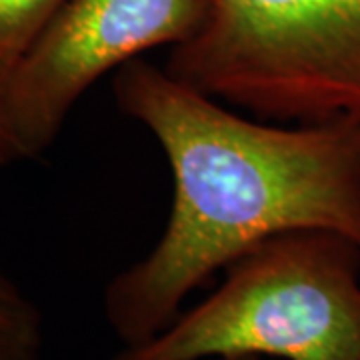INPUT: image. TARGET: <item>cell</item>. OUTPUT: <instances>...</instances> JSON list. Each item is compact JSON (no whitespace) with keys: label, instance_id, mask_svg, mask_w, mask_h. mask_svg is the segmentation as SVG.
Returning a JSON list of instances; mask_svg holds the SVG:
<instances>
[{"label":"cell","instance_id":"cell-1","mask_svg":"<svg viewBox=\"0 0 360 360\" xmlns=\"http://www.w3.org/2000/svg\"><path fill=\"white\" fill-rule=\"evenodd\" d=\"M112 94L155 136L172 174L162 236L104 292L124 347L165 330L186 296L278 234L333 231L360 245L359 120L246 118L144 58L116 70Z\"/></svg>","mask_w":360,"mask_h":360},{"label":"cell","instance_id":"cell-2","mask_svg":"<svg viewBox=\"0 0 360 360\" xmlns=\"http://www.w3.org/2000/svg\"><path fill=\"white\" fill-rule=\"evenodd\" d=\"M153 338L110 360H360V245L340 232L278 234Z\"/></svg>","mask_w":360,"mask_h":360},{"label":"cell","instance_id":"cell-3","mask_svg":"<svg viewBox=\"0 0 360 360\" xmlns=\"http://www.w3.org/2000/svg\"><path fill=\"white\" fill-rule=\"evenodd\" d=\"M165 68L260 120L360 122V0H212Z\"/></svg>","mask_w":360,"mask_h":360},{"label":"cell","instance_id":"cell-4","mask_svg":"<svg viewBox=\"0 0 360 360\" xmlns=\"http://www.w3.org/2000/svg\"><path fill=\"white\" fill-rule=\"evenodd\" d=\"M212 0H68L14 72L0 115L25 158L49 150L82 94L144 52L205 26Z\"/></svg>","mask_w":360,"mask_h":360},{"label":"cell","instance_id":"cell-5","mask_svg":"<svg viewBox=\"0 0 360 360\" xmlns=\"http://www.w3.org/2000/svg\"><path fill=\"white\" fill-rule=\"evenodd\" d=\"M68 0H0V98Z\"/></svg>","mask_w":360,"mask_h":360},{"label":"cell","instance_id":"cell-6","mask_svg":"<svg viewBox=\"0 0 360 360\" xmlns=\"http://www.w3.org/2000/svg\"><path fill=\"white\" fill-rule=\"evenodd\" d=\"M42 316L0 266V360H40Z\"/></svg>","mask_w":360,"mask_h":360},{"label":"cell","instance_id":"cell-7","mask_svg":"<svg viewBox=\"0 0 360 360\" xmlns=\"http://www.w3.org/2000/svg\"><path fill=\"white\" fill-rule=\"evenodd\" d=\"M18 160H26V158L22 155V150H20V146L13 139L4 118L0 115V167L13 165V162H18Z\"/></svg>","mask_w":360,"mask_h":360},{"label":"cell","instance_id":"cell-8","mask_svg":"<svg viewBox=\"0 0 360 360\" xmlns=\"http://www.w3.org/2000/svg\"><path fill=\"white\" fill-rule=\"evenodd\" d=\"M222 360H262L260 356H231V359H222Z\"/></svg>","mask_w":360,"mask_h":360}]
</instances>
